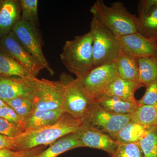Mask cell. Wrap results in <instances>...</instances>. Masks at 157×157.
Wrapping results in <instances>:
<instances>
[{"mask_svg":"<svg viewBox=\"0 0 157 157\" xmlns=\"http://www.w3.org/2000/svg\"><path fill=\"white\" fill-rule=\"evenodd\" d=\"M82 124L80 120L64 113L53 124L25 131L14 137L17 151L29 150L51 144L62 137L76 132Z\"/></svg>","mask_w":157,"mask_h":157,"instance_id":"6da1fadb","label":"cell"},{"mask_svg":"<svg viewBox=\"0 0 157 157\" xmlns=\"http://www.w3.org/2000/svg\"><path fill=\"white\" fill-rule=\"evenodd\" d=\"M90 11L94 18L118 38L137 32V16L130 13L122 2L107 6L103 0H98Z\"/></svg>","mask_w":157,"mask_h":157,"instance_id":"7a4b0ae2","label":"cell"},{"mask_svg":"<svg viewBox=\"0 0 157 157\" xmlns=\"http://www.w3.org/2000/svg\"><path fill=\"white\" fill-rule=\"evenodd\" d=\"M93 36L90 31L65 42L60 57L70 73L81 78L94 67Z\"/></svg>","mask_w":157,"mask_h":157,"instance_id":"3957f363","label":"cell"},{"mask_svg":"<svg viewBox=\"0 0 157 157\" xmlns=\"http://www.w3.org/2000/svg\"><path fill=\"white\" fill-rule=\"evenodd\" d=\"M90 31L93 36L94 67L114 63L121 49L118 38L93 17Z\"/></svg>","mask_w":157,"mask_h":157,"instance_id":"277c9868","label":"cell"},{"mask_svg":"<svg viewBox=\"0 0 157 157\" xmlns=\"http://www.w3.org/2000/svg\"><path fill=\"white\" fill-rule=\"evenodd\" d=\"M65 87V81L62 76L59 81L36 78L33 99L34 110L63 109Z\"/></svg>","mask_w":157,"mask_h":157,"instance_id":"5b68a950","label":"cell"},{"mask_svg":"<svg viewBox=\"0 0 157 157\" xmlns=\"http://www.w3.org/2000/svg\"><path fill=\"white\" fill-rule=\"evenodd\" d=\"M115 63L94 67L81 78L76 79L93 101L106 93L110 85L118 77Z\"/></svg>","mask_w":157,"mask_h":157,"instance_id":"8992f818","label":"cell"},{"mask_svg":"<svg viewBox=\"0 0 157 157\" xmlns=\"http://www.w3.org/2000/svg\"><path fill=\"white\" fill-rule=\"evenodd\" d=\"M66 85L63 109L65 113L83 120L93 101L85 92L76 78L62 75Z\"/></svg>","mask_w":157,"mask_h":157,"instance_id":"52a82bcc","label":"cell"},{"mask_svg":"<svg viewBox=\"0 0 157 157\" xmlns=\"http://www.w3.org/2000/svg\"><path fill=\"white\" fill-rule=\"evenodd\" d=\"M131 121L132 114L120 115L108 112L94 101L82 123L111 135L117 133Z\"/></svg>","mask_w":157,"mask_h":157,"instance_id":"ba28073f","label":"cell"},{"mask_svg":"<svg viewBox=\"0 0 157 157\" xmlns=\"http://www.w3.org/2000/svg\"><path fill=\"white\" fill-rule=\"evenodd\" d=\"M12 32L44 69L51 75L54 74V71L51 67L42 51V39L38 27L20 20L14 26Z\"/></svg>","mask_w":157,"mask_h":157,"instance_id":"9c48e42d","label":"cell"},{"mask_svg":"<svg viewBox=\"0 0 157 157\" xmlns=\"http://www.w3.org/2000/svg\"><path fill=\"white\" fill-rule=\"evenodd\" d=\"M0 49L23 66L35 77L44 69L11 31L0 40Z\"/></svg>","mask_w":157,"mask_h":157,"instance_id":"30bf717a","label":"cell"},{"mask_svg":"<svg viewBox=\"0 0 157 157\" xmlns=\"http://www.w3.org/2000/svg\"><path fill=\"white\" fill-rule=\"evenodd\" d=\"M121 49L135 58L157 56V40L144 36L138 32L118 38Z\"/></svg>","mask_w":157,"mask_h":157,"instance_id":"8fae6325","label":"cell"},{"mask_svg":"<svg viewBox=\"0 0 157 157\" xmlns=\"http://www.w3.org/2000/svg\"><path fill=\"white\" fill-rule=\"evenodd\" d=\"M74 133L82 143L83 147L101 150L109 155L113 153L118 144L109 135L82 123Z\"/></svg>","mask_w":157,"mask_h":157,"instance_id":"7c38bea8","label":"cell"},{"mask_svg":"<svg viewBox=\"0 0 157 157\" xmlns=\"http://www.w3.org/2000/svg\"><path fill=\"white\" fill-rule=\"evenodd\" d=\"M136 28L144 36L157 40V0L139 1Z\"/></svg>","mask_w":157,"mask_h":157,"instance_id":"4fadbf2b","label":"cell"},{"mask_svg":"<svg viewBox=\"0 0 157 157\" xmlns=\"http://www.w3.org/2000/svg\"><path fill=\"white\" fill-rule=\"evenodd\" d=\"M32 79L0 76V99L4 102L21 97L33 99L34 81Z\"/></svg>","mask_w":157,"mask_h":157,"instance_id":"5bb4252c","label":"cell"},{"mask_svg":"<svg viewBox=\"0 0 157 157\" xmlns=\"http://www.w3.org/2000/svg\"><path fill=\"white\" fill-rule=\"evenodd\" d=\"M21 18L20 1L4 0L0 10V40L12 31Z\"/></svg>","mask_w":157,"mask_h":157,"instance_id":"9a60e30c","label":"cell"},{"mask_svg":"<svg viewBox=\"0 0 157 157\" xmlns=\"http://www.w3.org/2000/svg\"><path fill=\"white\" fill-rule=\"evenodd\" d=\"M63 109L34 110L24 120V131L39 128L56 123L64 113Z\"/></svg>","mask_w":157,"mask_h":157,"instance_id":"2e32d148","label":"cell"},{"mask_svg":"<svg viewBox=\"0 0 157 157\" xmlns=\"http://www.w3.org/2000/svg\"><path fill=\"white\" fill-rule=\"evenodd\" d=\"M114 63L119 77L141 86L139 81V68L137 58L131 56L121 49Z\"/></svg>","mask_w":157,"mask_h":157,"instance_id":"e0dca14e","label":"cell"},{"mask_svg":"<svg viewBox=\"0 0 157 157\" xmlns=\"http://www.w3.org/2000/svg\"><path fill=\"white\" fill-rule=\"evenodd\" d=\"M152 126H147L131 121L117 133L109 136L119 143H139Z\"/></svg>","mask_w":157,"mask_h":157,"instance_id":"ac0fdd59","label":"cell"},{"mask_svg":"<svg viewBox=\"0 0 157 157\" xmlns=\"http://www.w3.org/2000/svg\"><path fill=\"white\" fill-rule=\"evenodd\" d=\"M95 101L108 112L120 115L133 114L139 107L138 103L128 102L107 94L101 96Z\"/></svg>","mask_w":157,"mask_h":157,"instance_id":"d6986e66","label":"cell"},{"mask_svg":"<svg viewBox=\"0 0 157 157\" xmlns=\"http://www.w3.org/2000/svg\"><path fill=\"white\" fill-rule=\"evenodd\" d=\"M0 76L32 79L35 77L17 61L0 49Z\"/></svg>","mask_w":157,"mask_h":157,"instance_id":"ffe728a7","label":"cell"},{"mask_svg":"<svg viewBox=\"0 0 157 157\" xmlns=\"http://www.w3.org/2000/svg\"><path fill=\"white\" fill-rule=\"evenodd\" d=\"M141 86L118 77L109 86L104 94L114 96L124 101L137 103L135 99V91Z\"/></svg>","mask_w":157,"mask_h":157,"instance_id":"44dd1931","label":"cell"},{"mask_svg":"<svg viewBox=\"0 0 157 157\" xmlns=\"http://www.w3.org/2000/svg\"><path fill=\"white\" fill-rule=\"evenodd\" d=\"M83 147L75 133L66 135L50 144L37 157H57L70 150Z\"/></svg>","mask_w":157,"mask_h":157,"instance_id":"7402d4cb","label":"cell"},{"mask_svg":"<svg viewBox=\"0 0 157 157\" xmlns=\"http://www.w3.org/2000/svg\"><path fill=\"white\" fill-rule=\"evenodd\" d=\"M137 60L140 83L146 87L157 80V56L144 57L137 58Z\"/></svg>","mask_w":157,"mask_h":157,"instance_id":"603a6c76","label":"cell"},{"mask_svg":"<svg viewBox=\"0 0 157 157\" xmlns=\"http://www.w3.org/2000/svg\"><path fill=\"white\" fill-rule=\"evenodd\" d=\"M157 116V103L152 105H141L132 114V121L152 126Z\"/></svg>","mask_w":157,"mask_h":157,"instance_id":"cb8c5ba5","label":"cell"},{"mask_svg":"<svg viewBox=\"0 0 157 157\" xmlns=\"http://www.w3.org/2000/svg\"><path fill=\"white\" fill-rule=\"evenodd\" d=\"M139 143L144 157H157V127L152 126Z\"/></svg>","mask_w":157,"mask_h":157,"instance_id":"d4e9b609","label":"cell"},{"mask_svg":"<svg viewBox=\"0 0 157 157\" xmlns=\"http://www.w3.org/2000/svg\"><path fill=\"white\" fill-rule=\"evenodd\" d=\"M21 8V20L38 27V1L37 0H20Z\"/></svg>","mask_w":157,"mask_h":157,"instance_id":"484cf974","label":"cell"},{"mask_svg":"<svg viewBox=\"0 0 157 157\" xmlns=\"http://www.w3.org/2000/svg\"><path fill=\"white\" fill-rule=\"evenodd\" d=\"M33 98L21 97L5 102L24 120L34 110Z\"/></svg>","mask_w":157,"mask_h":157,"instance_id":"4316f807","label":"cell"},{"mask_svg":"<svg viewBox=\"0 0 157 157\" xmlns=\"http://www.w3.org/2000/svg\"><path fill=\"white\" fill-rule=\"evenodd\" d=\"M110 157H144L139 143L121 144L117 146Z\"/></svg>","mask_w":157,"mask_h":157,"instance_id":"83f0119b","label":"cell"},{"mask_svg":"<svg viewBox=\"0 0 157 157\" xmlns=\"http://www.w3.org/2000/svg\"><path fill=\"white\" fill-rule=\"evenodd\" d=\"M24 132L22 127L0 118V135L15 137Z\"/></svg>","mask_w":157,"mask_h":157,"instance_id":"f1b7e54d","label":"cell"},{"mask_svg":"<svg viewBox=\"0 0 157 157\" xmlns=\"http://www.w3.org/2000/svg\"><path fill=\"white\" fill-rule=\"evenodd\" d=\"M157 103V80L146 86L145 93L140 100L137 101L139 106L150 105Z\"/></svg>","mask_w":157,"mask_h":157,"instance_id":"f546056e","label":"cell"},{"mask_svg":"<svg viewBox=\"0 0 157 157\" xmlns=\"http://www.w3.org/2000/svg\"><path fill=\"white\" fill-rule=\"evenodd\" d=\"M0 118L20 126L24 130V120L14 109L6 104V105L0 108Z\"/></svg>","mask_w":157,"mask_h":157,"instance_id":"4dcf8cb0","label":"cell"},{"mask_svg":"<svg viewBox=\"0 0 157 157\" xmlns=\"http://www.w3.org/2000/svg\"><path fill=\"white\" fill-rule=\"evenodd\" d=\"M0 148L17 151L14 137L0 135Z\"/></svg>","mask_w":157,"mask_h":157,"instance_id":"1f68e13d","label":"cell"},{"mask_svg":"<svg viewBox=\"0 0 157 157\" xmlns=\"http://www.w3.org/2000/svg\"><path fill=\"white\" fill-rule=\"evenodd\" d=\"M28 151H18L0 148V157H21L26 154Z\"/></svg>","mask_w":157,"mask_h":157,"instance_id":"d6a6232c","label":"cell"},{"mask_svg":"<svg viewBox=\"0 0 157 157\" xmlns=\"http://www.w3.org/2000/svg\"><path fill=\"white\" fill-rule=\"evenodd\" d=\"M45 146L37 147L28 151L26 154L21 157H37L44 150Z\"/></svg>","mask_w":157,"mask_h":157,"instance_id":"836d02e7","label":"cell"},{"mask_svg":"<svg viewBox=\"0 0 157 157\" xmlns=\"http://www.w3.org/2000/svg\"><path fill=\"white\" fill-rule=\"evenodd\" d=\"M6 105V103L0 99V108Z\"/></svg>","mask_w":157,"mask_h":157,"instance_id":"e575fe53","label":"cell"},{"mask_svg":"<svg viewBox=\"0 0 157 157\" xmlns=\"http://www.w3.org/2000/svg\"><path fill=\"white\" fill-rule=\"evenodd\" d=\"M153 125L157 127V116L156 117L155 119Z\"/></svg>","mask_w":157,"mask_h":157,"instance_id":"d590c367","label":"cell"},{"mask_svg":"<svg viewBox=\"0 0 157 157\" xmlns=\"http://www.w3.org/2000/svg\"><path fill=\"white\" fill-rule=\"evenodd\" d=\"M3 2H4V0H0V10L2 6Z\"/></svg>","mask_w":157,"mask_h":157,"instance_id":"8d00e7d4","label":"cell"}]
</instances>
